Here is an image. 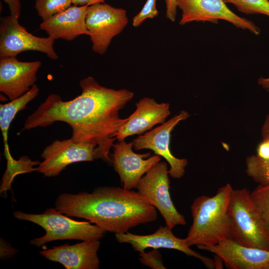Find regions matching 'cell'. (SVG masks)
I'll return each instance as SVG.
<instances>
[{
	"label": "cell",
	"instance_id": "1",
	"mask_svg": "<svg viewBox=\"0 0 269 269\" xmlns=\"http://www.w3.org/2000/svg\"><path fill=\"white\" fill-rule=\"evenodd\" d=\"M79 85L81 94L70 101H64L57 94L49 95L27 117L22 130L65 122L72 128L74 141L95 143L99 158L112 164L109 155L116 139L114 135L128 121V118H120L119 112L134 93L101 86L91 76L81 80Z\"/></svg>",
	"mask_w": 269,
	"mask_h": 269
},
{
	"label": "cell",
	"instance_id": "2",
	"mask_svg": "<svg viewBox=\"0 0 269 269\" xmlns=\"http://www.w3.org/2000/svg\"><path fill=\"white\" fill-rule=\"evenodd\" d=\"M55 207L67 216L85 219L115 234L127 233L157 218L156 208L138 191L124 187L103 186L91 193H62Z\"/></svg>",
	"mask_w": 269,
	"mask_h": 269
},
{
	"label": "cell",
	"instance_id": "3",
	"mask_svg": "<svg viewBox=\"0 0 269 269\" xmlns=\"http://www.w3.org/2000/svg\"><path fill=\"white\" fill-rule=\"evenodd\" d=\"M233 190L227 183L213 196L202 195L194 199L191 206L192 223L185 238L188 247L214 245L232 239L228 206Z\"/></svg>",
	"mask_w": 269,
	"mask_h": 269
},
{
	"label": "cell",
	"instance_id": "4",
	"mask_svg": "<svg viewBox=\"0 0 269 269\" xmlns=\"http://www.w3.org/2000/svg\"><path fill=\"white\" fill-rule=\"evenodd\" d=\"M13 215L18 220L31 222L44 229L45 234L43 236L30 241L31 245L37 247L56 240H100L107 232L102 228L92 224L89 221L73 220L55 208H47L41 214L15 211Z\"/></svg>",
	"mask_w": 269,
	"mask_h": 269
},
{
	"label": "cell",
	"instance_id": "5",
	"mask_svg": "<svg viewBox=\"0 0 269 269\" xmlns=\"http://www.w3.org/2000/svg\"><path fill=\"white\" fill-rule=\"evenodd\" d=\"M246 188L233 189L228 206L232 239L241 245L269 251V229Z\"/></svg>",
	"mask_w": 269,
	"mask_h": 269
},
{
	"label": "cell",
	"instance_id": "6",
	"mask_svg": "<svg viewBox=\"0 0 269 269\" xmlns=\"http://www.w3.org/2000/svg\"><path fill=\"white\" fill-rule=\"evenodd\" d=\"M166 162L159 161L138 180L135 188L163 218L165 225L171 229L177 225H185L184 216L176 209L171 200L170 181Z\"/></svg>",
	"mask_w": 269,
	"mask_h": 269
},
{
	"label": "cell",
	"instance_id": "7",
	"mask_svg": "<svg viewBox=\"0 0 269 269\" xmlns=\"http://www.w3.org/2000/svg\"><path fill=\"white\" fill-rule=\"evenodd\" d=\"M128 22L127 11L123 8L105 3L88 6L86 23L93 51L101 55L105 54L112 39Z\"/></svg>",
	"mask_w": 269,
	"mask_h": 269
},
{
	"label": "cell",
	"instance_id": "8",
	"mask_svg": "<svg viewBox=\"0 0 269 269\" xmlns=\"http://www.w3.org/2000/svg\"><path fill=\"white\" fill-rule=\"evenodd\" d=\"M55 39L36 36L21 25L18 18L8 15L0 18V58L14 57L22 52L36 51L52 60L58 56L54 48Z\"/></svg>",
	"mask_w": 269,
	"mask_h": 269
},
{
	"label": "cell",
	"instance_id": "9",
	"mask_svg": "<svg viewBox=\"0 0 269 269\" xmlns=\"http://www.w3.org/2000/svg\"><path fill=\"white\" fill-rule=\"evenodd\" d=\"M97 147L95 143L77 142L71 138L55 140L42 152L43 160L37 167V171L44 176H56L69 164L99 159Z\"/></svg>",
	"mask_w": 269,
	"mask_h": 269
},
{
	"label": "cell",
	"instance_id": "10",
	"mask_svg": "<svg viewBox=\"0 0 269 269\" xmlns=\"http://www.w3.org/2000/svg\"><path fill=\"white\" fill-rule=\"evenodd\" d=\"M189 116L186 111H181L161 126L137 136L133 141L135 150L148 149L152 150L154 154L163 157L170 166L169 175L174 179H180L184 175L188 161L186 158H177L172 154L169 146L170 134L179 122L186 120Z\"/></svg>",
	"mask_w": 269,
	"mask_h": 269
},
{
	"label": "cell",
	"instance_id": "11",
	"mask_svg": "<svg viewBox=\"0 0 269 269\" xmlns=\"http://www.w3.org/2000/svg\"><path fill=\"white\" fill-rule=\"evenodd\" d=\"M177 7L182 11L180 25L193 21L217 23L219 19H222L256 35L261 32L259 27L252 21L231 11L223 0H178Z\"/></svg>",
	"mask_w": 269,
	"mask_h": 269
},
{
	"label": "cell",
	"instance_id": "12",
	"mask_svg": "<svg viewBox=\"0 0 269 269\" xmlns=\"http://www.w3.org/2000/svg\"><path fill=\"white\" fill-rule=\"evenodd\" d=\"M133 147V141H118L114 144L112 154L114 170L120 176L123 187L129 190L135 188L139 179L161 158L156 154L148 157L149 152L136 153Z\"/></svg>",
	"mask_w": 269,
	"mask_h": 269
},
{
	"label": "cell",
	"instance_id": "13",
	"mask_svg": "<svg viewBox=\"0 0 269 269\" xmlns=\"http://www.w3.org/2000/svg\"><path fill=\"white\" fill-rule=\"evenodd\" d=\"M115 237L119 243L130 244L135 251L139 253L147 248L176 250L200 260L209 269L216 268L215 261L192 250L186 245L185 239L176 237L172 229L166 225L160 226L154 233L149 235H138L128 232L115 234Z\"/></svg>",
	"mask_w": 269,
	"mask_h": 269
},
{
	"label": "cell",
	"instance_id": "14",
	"mask_svg": "<svg viewBox=\"0 0 269 269\" xmlns=\"http://www.w3.org/2000/svg\"><path fill=\"white\" fill-rule=\"evenodd\" d=\"M40 61H20L16 57L0 58V91L13 101L35 85Z\"/></svg>",
	"mask_w": 269,
	"mask_h": 269
},
{
	"label": "cell",
	"instance_id": "15",
	"mask_svg": "<svg viewBox=\"0 0 269 269\" xmlns=\"http://www.w3.org/2000/svg\"><path fill=\"white\" fill-rule=\"evenodd\" d=\"M199 249L214 254L232 269H265L269 263V251L241 245L232 239L211 246H198Z\"/></svg>",
	"mask_w": 269,
	"mask_h": 269
},
{
	"label": "cell",
	"instance_id": "16",
	"mask_svg": "<svg viewBox=\"0 0 269 269\" xmlns=\"http://www.w3.org/2000/svg\"><path fill=\"white\" fill-rule=\"evenodd\" d=\"M100 244L99 240H90L75 245L53 247L38 253L48 260L61 264L66 269H98L100 262L97 253Z\"/></svg>",
	"mask_w": 269,
	"mask_h": 269
},
{
	"label": "cell",
	"instance_id": "17",
	"mask_svg": "<svg viewBox=\"0 0 269 269\" xmlns=\"http://www.w3.org/2000/svg\"><path fill=\"white\" fill-rule=\"evenodd\" d=\"M135 106L136 110L128 117L126 124L114 135L118 141L129 136L141 134L157 124H163L170 114L169 103H158L149 97L141 99Z\"/></svg>",
	"mask_w": 269,
	"mask_h": 269
},
{
	"label": "cell",
	"instance_id": "18",
	"mask_svg": "<svg viewBox=\"0 0 269 269\" xmlns=\"http://www.w3.org/2000/svg\"><path fill=\"white\" fill-rule=\"evenodd\" d=\"M88 5L69 7L42 21L40 29L54 39L71 41L81 35H89L86 19Z\"/></svg>",
	"mask_w": 269,
	"mask_h": 269
},
{
	"label": "cell",
	"instance_id": "19",
	"mask_svg": "<svg viewBox=\"0 0 269 269\" xmlns=\"http://www.w3.org/2000/svg\"><path fill=\"white\" fill-rule=\"evenodd\" d=\"M246 173L259 185L269 184V158H264L257 155L247 158Z\"/></svg>",
	"mask_w": 269,
	"mask_h": 269
},
{
	"label": "cell",
	"instance_id": "20",
	"mask_svg": "<svg viewBox=\"0 0 269 269\" xmlns=\"http://www.w3.org/2000/svg\"><path fill=\"white\" fill-rule=\"evenodd\" d=\"M71 4L72 0H35L34 7L43 21L65 11Z\"/></svg>",
	"mask_w": 269,
	"mask_h": 269
},
{
	"label": "cell",
	"instance_id": "21",
	"mask_svg": "<svg viewBox=\"0 0 269 269\" xmlns=\"http://www.w3.org/2000/svg\"><path fill=\"white\" fill-rule=\"evenodd\" d=\"M250 195L259 214L269 229V184L259 185L251 191Z\"/></svg>",
	"mask_w": 269,
	"mask_h": 269
},
{
	"label": "cell",
	"instance_id": "22",
	"mask_svg": "<svg viewBox=\"0 0 269 269\" xmlns=\"http://www.w3.org/2000/svg\"><path fill=\"white\" fill-rule=\"evenodd\" d=\"M233 4L241 12L246 14H262L269 16V0H223Z\"/></svg>",
	"mask_w": 269,
	"mask_h": 269
},
{
	"label": "cell",
	"instance_id": "23",
	"mask_svg": "<svg viewBox=\"0 0 269 269\" xmlns=\"http://www.w3.org/2000/svg\"><path fill=\"white\" fill-rule=\"evenodd\" d=\"M156 0H147L139 13L133 18L134 27L139 26L147 18H153L158 14L156 8Z\"/></svg>",
	"mask_w": 269,
	"mask_h": 269
},
{
	"label": "cell",
	"instance_id": "24",
	"mask_svg": "<svg viewBox=\"0 0 269 269\" xmlns=\"http://www.w3.org/2000/svg\"><path fill=\"white\" fill-rule=\"evenodd\" d=\"M139 261L143 265L153 269H165L162 262V256L157 249L146 253L144 251L139 254Z\"/></svg>",
	"mask_w": 269,
	"mask_h": 269
},
{
	"label": "cell",
	"instance_id": "25",
	"mask_svg": "<svg viewBox=\"0 0 269 269\" xmlns=\"http://www.w3.org/2000/svg\"><path fill=\"white\" fill-rule=\"evenodd\" d=\"M0 258L1 260H7L13 257L18 252V250L12 247L11 245L3 238L0 240Z\"/></svg>",
	"mask_w": 269,
	"mask_h": 269
},
{
	"label": "cell",
	"instance_id": "26",
	"mask_svg": "<svg viewBox=\"0 0 269 269\" xmlns=\"http://www.w3.org/2000/svg\"><path fill=\"white\" fill-rule=\"evenodd\" d=\"M178 0H165L166 18L174 22L175 20Z\"/></svg>",
	"mask_w": 269,
	"mask_h": 269
},
{
	"label": "cell",
	"instance_id": "27",
	"mask_svg": "<svg viewBox=\"0 0 269 269\" xmlns=\"http://www.w3.org/2000/svg\"><path fill=\"white\" fill-rule=\"evenodd\" d=\"M9 7L10 15L19 18L21 11V4L19 0H3Z\"/></svg>",
	"mask_w": 269,
	"mask_h": 269
},
{
	"label": "cell",
	"instance_id": "28",
	"mask_svg": "<svg viewBox=\"0 0 269 269\" xmlns=\"http://www.w3.org/2000/svg\"><path fill=\"white\" fill-rule=\"evenodd\" d=\"M257 155L264 158H269V139L263 140L259 144Z\"/></svg>",
	"mask_w": 269,
	"mask_h": 269
},
{
	"label": "cell",
	"instance_id": "29",
	"mask_svg": "<svg viewBox=\"0 0 269 269\" xmlns=\"http://www.w3.org/2000/svg\"><path fill=\"white\" fill-rule=\"evenodd\" d=\"M105 0H72V3L76 6L91 5L97 3H104Z\"/></svg>",
	"mask_w": 269,
	"mask_h": 269
},
{
	"label": "cell",
	"instance_id": "30",
	"mask_svg": "<svg viewBox=\"0 0 269 269\" xmlns=\"http://www.w3.org/2000/svg\"><path fill=\"white\" fill-rule=\"evenodd\" d=\"M263 140L269 139V115L266 117L262 129Z\"/></svg>",
	"mask_w": 269,
	"mask_h": 269
},
{
	"label": "cell",
	"instance_id": "31",
	"mask_svg": "<svg viewBox=\"0 0 269 269\" xmlns=\"http://www.w3.org/2000/svg\"><path fill=\"white\" fill-rule=\"evenodd\" d=\"M258 84L266 90H269V77H261L258 80Z\"/></svg>",
	"mask_w": 269,
	"mask_h": 269
},
{
	"label": "cell",
	"instance_id": "32",
	"mask_svg": "<svg viewBox=\"0 0 269 269\" xmlns=\"http://www.w3.org/2000/svg\"><path fill=\"white\" fill-rule=\"evenodd\" d=\"M265 269H269V263L267 264V265L266 266Z\"/></svg>",
	"mask_w": 269,
	"mask_h": 269
}]
</instances>
